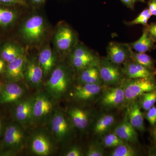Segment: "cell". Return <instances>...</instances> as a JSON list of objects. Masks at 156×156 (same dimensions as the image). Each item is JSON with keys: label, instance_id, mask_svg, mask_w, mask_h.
Masks as SVG:
<instances>
[{"label": "cell", "instance_id": "1", "mask_svg": "<svg viewBox=\"0 0 156 156\" xmlns=\"http://www.w3.org/2000/svg\"><path fill=\"white\" fill-rule=\"evenodd\" d=\"M71 78L66 67L59 66L54 69L46 85V90L51 97L58 99L67 92Z\"/></svg>", "mask_w": 156, "mask_h": 156}, {"label": "cell", "instance_id": "2", "mask_svg": "<svg viewBox=\"0 0 156 156\" xmlns=\"http://www.w3.org/2000/svg\"><path fill=\"white\" fill-rule=\"evenodd\" d=\"M125 103L129 104L147 92L156 89V85L151 79H130L122 84Z\"/></svg>", "mask_w": 156, "mask_h": 156}, {"label": "cell", "instance_id": "3", "mask_svg": "<svg viewBox=\"0 0 156 156\" xmlns=\"http://www.w3.org/2000/svg\"><path fill=\"white\" fill-rule=\"evenodd\" d=\"M45 23L40 15H33L26 20L21 29V34L27 42L32 44L39 42L44 36Z\"/></svg>", "mask_w": 156, "mask_h": 156}, {"label": "cell", "instance_id": "4", "mask_svg": "<svg viewBox=\"0 0 156 156\" xmlns=\"http://www.w3.org/2000/svg\"><path fill=\"white\" fill-rule=\"evenodd\" d=\"M98 68L101 80L105 85L114 87L122 84L124 73L118 65L108 60H104L100 62Z\"/></svg>", "mask_w": 156, "mask_h": 156}, {"label": "cell", "instance_id": "5", "mask_svg": "<svg viewBox=\"0 0 156 156\" xmlns=\"http://www.w3.org/2000/svg\"><path fill=\"white\" fill-rule=\"evenodd\" d=\"M125 103V95L122 84L107 88L101 98V104L108 108H115Z\"/></svg>", "mask_w": 156, "mask_h": 156}, {"label": "cell", "instance_id": "6", "mask_svg": "<svg viewBox=\"0 0 156 156\" xmlns=\"http://www.w3.org/2000/svg\"><path fill=\"white\" fill-rule=\"evenodd\" d=\"M23 140L24 133L19 125L11 124L7 126L3 139V144L6 148L18 149L22 146Z\"/></svg>", "mask_w": 156, "mask_h": 156}, {"label": "cell", "instance_id": "7", "mask_svg": "<svg viewBox=\"0 0 156 156\" xmlns=\"http://www.w3.org/2000/svg\"><path fill=\"white\" fill-rule=\"evenodd\" d=\"M52 100L47 94L40 93L34 98L33 119L41 120L48 116L53 110Z\"/></svg>", "mask_w": 156, "mask_h": 156}, {"label": "cell", "instance_id": "8", "mask_svg": "<svg viewBox=\"0 0 156 156\" xmlns=\"http://www.w3.org/2000/svg\"><path fill=\"white\" fill-rule=\"evenodd\" d=\"M50 127L54 136L59 140L66 139L70 130L67 118L60 111H57L53 115L50 122Z\"/></svg>", "mask_w": 156, "mask_h": 156}, {"label": "cell", "instance_id": "9", "mask_svg": "<svg viewBox=\"0 0 156 156\" xmlns=\"http://www.w3.org/2000/svg\"><path fill=\"white\" fill-rule=\"evenodd\" d=\"M44 72L38 60L36 58L27 61L24 79L29 85L32 87H38L41 83Z\"/></svg>", "mask_w": 156, "mask_h": 156}, {"label": "cell", "instance_id": "10", "mask_svg": "<svg viewBox=\"0 0 156 156\" xmlns=\"http://www.w3.org/2000/svg\"><path fill=\"white\" fill-rule=\"evenodd\" d=\"M131 48L125 44L112 42L107 48L108 60L115 64H124L130 56Z\"/></svg>", "mask_w": 156, "mask_h": 156}, {"label": "cell", "instance_id": "11", "mask_svg": "<svg viewBox=\"0 0 156 156\" xmlns=\"http://www.w3.org/2000/svg\"><path fill=\"white\" fill-rule=\"evenodd\" d=\"M30 149L32 152L37 155L48 156L52 152V143L48 135L42 132H39L32 137Z\"/></svg>", "mask_w": 156, "mask_h": 156}, {"label": "cell", "instance_id": "12", "mask_svg": "<svg viewBox=\"0 0 156 156\" xmlns=\"http://www.w3.org/2000/svg\"><path fill=\"white\" fill-rule=\"evenodd\" d=\"M27 58L25 54L21 55L14 61L8 63L6 68V77L12 82H17L24 79Z\"/></svg>", "mask_w": 156, "mask_h": 156}, {"label": "cell", "instance_id": "13", "mask_svg": "<svg viewBox=\"0 0 156 156\" xmlns=\"http://www.w3.org/2000/svg\"><path fill=\"white\" fill-rule=\"evenodd\" d=\"M25 93L24 88L15 82L6 84L0 92V103L8 104L19 100Z\"/></svg>", "mask_w": 156, "mask_h": 156}, {"label": "cell", "instance_id": "14", "mask_svg": "<svg viewBox=\"0 0 156 156\" xmlns=\"http://www.w3.org/2000/svg\"><path fill=\"white\" fill-rule=\"evenodd\" d=\"M74 41V35L69 27L64 26L58 29L55 36L56 48L62 52L68 51L72 47Z\"/></svg>", "mask_w": 156, "mask_h": 156}, {"label": "cell", "instance_id": "15", "mask_svg": "<svg viewBox=\"0 0 156 156\" xmlns=\"http://www.w3.org/2000/svg\"><path fill=\"white\" fill-rule=\"evenodd\" d=\"M140 107L137 100L133 101L128 105L126 115L129 122L136 130L140 131L145 129L144 119L140 110Z\"/></svg>", "mask_w": 156, "mask_h": 156}, {"label": "cell", "instance_id": "16", "mask_svg": "<svg viewBox=\"0 0 156 156\" xmlns=\"http://www.w3.org/2000/svg\"><path fill=\"white\" fill-rule=\"evenodd\" d=\"M101 89L100 84H80L75 88L73 96L78 100H89L98 95Z\"/></svg>", "mask_w": 156, "mask_h": 156}, {"label": "cell", "instance_id": "17", "mask_svg": "<svg viewBox=\"0 0 156 156\" xmlns=\"http://www.w3.org/2000/svg\"><path fill=\"white\" fill-rule=\"evenodd\" d=\"M114 133L125 142L134 143L138 141L136 130L129 122L126 114L122 122L115 128Z\"/></svg>", "mask_w": 156, "mask_h": 156}, {"label": "cell", "instance_id": "18", "mask_svg": "<svg viewBox=\"0 0 156 156\" xmlns=\"http://www.w3.org/2000/svg\"><path fill=\"white\" fill-rule=\"evenodd\" d=\"M123 72L129 79H151L153 74L149 69L134 62L126 61L124 63Z\"/></svg>", "mask_w": 156, "mask_h": 156}, {"label": "cell", "instance_id": "19", "mask_svg": "<svg viewBox=\"0 0 156 156\" xmlns=\"http://www.w3.org/2000/svg\"><path fill=\"white\" fill-rule=\"evenodd\" d=\"M34 98L26 99L17 104L14 109L15 119L19 122L27 124L33 119Z\"/></svg>", "mask_w": 156, "mask_h": 156}, {"label": "cell", "instance_id": "20", "mask_svg": "<svg viewBox=\"0 0 156 156\" xmlns=\"http://www.w3.org/2000/svg\"><path fill=\"white\" fill-rule=\"evenodd\" d=\"M39 63L43 69L44 76H47L54 69L56 62V56L53 50L49 47L43 49L39 53Z\"/></svg>", "mask_w": 156, "mask_h": 156}, {"label": "cell", "instance_id": "21", "mask_svg": "<svg viewBox=\"0 0 156 156\" xmlns=\"http://www.w3.org/2000/svg\"><path fill=\"white\" fill-rule=\"evenodd\" d=\"M68 114L72 122L76 128L80 130L87 128L89 124V117L86 111L74 107L70 109Z\"/></svg>", "mask_w": 156, "mask_h": 156}, {"label": "cell", "instance_id": "22", "mask_svg": "<svg viewBox=\"0 0 156 156\" xmlns=\"http://www.w3.org/2000/svg\"><path fill=\"white\" fill-rule=\"evenodd\" d=\"M23 54V48L11 43H6L3 45L0 53L1 58L8 63L14 61Z\"/></svg>", "mask_w": 156, "mask_h": 156}, {"label": "cell", "instance_id": "23", "mask_svg": "<svg viewBox=\"0 0 156 156\" xmlns=\"http://www.w3.org/2000/svg\"><path fill=\"white\" fill-rule=\"evenodd\" d=\"M80 84H100L99 70L96 66H92L84 69L80 76Z\"/></svg>", "mask_w": 156, "mask_h": 156}, {"label": "cell", "instance_id": "24", "mask_svg": "<svg viewBox=\"0 0 156 156\" xmlns=\"http://www.w3.org/2000/svg\"><path fill=\"white\" fill-rule=\"evenodd\" d=\"M115 117L113 115L105 114L98 118L94 126V131L97 135H102L111 128L114 124Z\"/></svg>", "mask_w": 156, "mask_h": 156}, {"label": "cell", "instance_id": "25", "mask_svg": "<svg viewBox=\"0 0 156 156\" xmlns=\"http://www.w3.org/2000/svg\"><path fill=\"white\" fill-rule=\"evenodd\" d=\"M153 41L147 30L144 31L141 36L136 41L132 43L131 47L138 53H145L151 48Z\"/></svg>", "mask_w": 156, "mask_h": 156}, {"label": "cell", "instance_id": "26", "mask_svg": "<svg viewBox=\"0 0 156 156\" xmlns=\"http://www.w3.org/2000/svg\"><path fill=\"white\" fill-rule=\"evenodd\" d=\"M18 14L12 9L0 7V26L6 28L17 20Z\"/></svg>", "mask_w": 156, "mask_h": 156}, {"label": "cell", "instance_id": "27", "mask_svg": "<svg viewBox=\"0 0 156 156\" xmlns=\"http://www.w3.org/2000/svg\"><path fill=\"white\" fill-rule=\"evenodd\" d=\"M130 57L132 61L148 69L152 67L153 62L150 56L145 53L134 52L130 50Z\"/></svg>", "mask_w": 156, "mask_h": 156}, {"label": "cell", "instance_id": "28", "mask_svg": "<svg viewBox=\"0 0 156 156\" xmlns=\"http://www.w3.org/2000/svg\"><path fill=\"white\" fill-rule=\"evenodd\" d=\"M139 98L140 107L144 110H148L156 102V89L144 93Z\"/></svg>", "mask_w": 156, "mask_h": 156}, {"label": "cell", "instance_id": "29", "mask_svg": "<svg viewBox=\"0 0 156 156\" xmlns=\"http://www.w3.org/2000/svg\"><path fill=\"white\" fill-rule=\"evenodd\" d=\"M137 154L136 151L130 144L124 143L120 144L112 152V156H135Z\"/></svg>", "mask_w": 156, "mask_h": 156}, {"label": "cell", "instance_id": "30", "mask_svg": "<svg viewBox=\"0 0 156 156\" xmlns=\"http://www.w3.org/2000/svg\"><path fill=\"white\" fill-rule=\"evenodd\" d=\"M71 56L87 59L95 62L96 61L95 56L83 46H79L75 48Z\"/></svg>", "mask_w": 156, "mask_h": 156}, {"label": "cell", "instance_id": "31", "mask_svg": "<svg viewBox=\"0 0 156 156\" xmlns=\"http://www.w3.org/2000/svg\"><path fill=\"white\" fill-rule=\"evenodd\" d=\"M124 142L125 141L114 132L107 134L102 139V144L107 148L116 147Z\"/></svg>", "mask_w": 156, "mask_h": 156}, {"label": "cell", "instance_id": "32", "mask_svg": "<svg viewBox=\"0 0 156 156\" xmlns=\"http://www.w3.org/2000/svg\"><path fill=\"white\" fill-rule=\"evenodd\" d=\"M151 16V15L149 9H144L135 19L129 22V24L130 25L139 24L144 25H147L148 21L150 19Z\"/></svg>", "mask_w": 156, "mask_h": 156}, {"label": "cell", "instance_id": "33", "mask_svg": "<svg viewBox=\"0 0 156 156\" xmlns=\"http://www.w3.org/2000/svg\"><path fill=\"white\" fill-rule=\"evenodd\" d=\"M104 155L103 149L97 143L92 144L89 146L86 153L87 156H102Z\"/></svg>", "mask_w": 156, "mask_h": 156}, {"label": "cell", "instance_id": "34", "mask_svg": "<svg viewBox=\"0 0 156 156\" xmlns=\"http://www.w3.org/2000/svg\"><path fill=\"white\" fill-rule=\"evenodd\" d=\"M146 114V119L152 126L156 124V107L153 106L150 108Z\"/></svg>", "mask_w": 156, "mask_h": 156}, {"label": "cell", "instance_id": "35", "mask_svg": "<svg viewBox=\"0 0 156 156\" xmlns=\"http://www.w3.org/2000/svg\"><path fill=\"white\" fill-rule=\"evenodd\" d=\"M0 5H19L21 6H27V3L25 0H0Z\"/></svg>", "mask_w": 156, "mask_h": 156}, {"label": "cell", "instance_id": "36", "mask_svg": "<svg viewBox=\"0 0 156 156\" xmlns=\"http://www.w3.org/2000/svg\"><path fill=\"white\" fill-rule=\"evenodd\" d=\"M82 151L77 146L73 147L68 151L65 155L66 156H81L82 155Z\"/></svg>", "mask_w": 156, "mask_h": 156}, {"label": "cell", "instance_id": "37", "mask_svg": "<svg viewBox=\"0 0 156 156\" xmlns=\"http://www.w3.org/2000/svg\"><path fill=\"white\" fill-rule=\"evenodd\" d=\"M148 9L151 16H156V0H151L150 1Z\"/></svg>", "mask_w": 156, "mask_h": 156}, {"label": "cell", "instance_id": "38", "mask_svg": "<svg viewBox=\"0 0 156 156\" xmlns=\"http://www.w3.org/2000/svg\"><path fill=\"white\" fill-rule=\"evenodd\" d=\"M147 30L151 36L156 38V23L150 26Z\"/></svg>", "mask_w": 156, "mask_h": 156}, {"label": "cell", "instance_id": "39", "mask_svg": "<svg viewBox=\"0 0 156 156\" xmlns=\"http://www.w3.org/2000/svg\"><path fill=\"white\" fill-rule=\"evenodd\" d=\"M122 1L129 8H133V4L134 3L133 0H122Z\"/></svg>", "mask_w": 156, "mask_h": 156}, {"label": "cell", "instance_id": "40", "mask_svg": "<svg viewBox=\"0 0 156 156\" xmlns=\"http://www.w3.org/2000/svg\"><path fill=\"white\" fill-rule=\"evenodd\" d=\"M45 0H30L32 3L34 5H39L43 4Z\"/></svg>", "mask_w": 156, "mask_h": 156}, {"label": "cell", "instance_id": "41", "mask_svg": "<svg viewBox=\"0 0 156 156\" xmlns=\"http://www.w3.org/2000/svg\"><path fill=\"white\" fill-rule=\"evenodd\" d=\"M5 61L2 59V58H0V73L2 71L5 67Z\"/></svg>", "mask_w": 156, "mask_h": 156}, {"label": "cell", "instance_id": "42", "mask_svg": "<svg viewBox=\"0 0 156 156\" xmlns=\"http://www.w3.org/2000/svg\"><path fill=\"white\" fill-rule=\"evenodd\" d=\"M2 122L1 119H0V135H1V133H2Z\"/></svg>", "mask_w": 156, "mask_h": 156}, {"label": "cell", "instance_id": "43", "mask_svg": "<svg viewBox=\"0 0 156 156\" xmlns=\"http://www.w3.org/2000/svg\"><path fill=\"white\" fill-rule=\"evenodd\" d=\"M154 139L156 141V129L155 131L154 132Z\"/></svg>", "mask_w": 156, "mask_h": 156}, {"label": "cell", "instance_id": "44", "mask_svg": "<svg viewBox=\"0 0 156 156\" xmlns=\"http://www.w3.org/2000/svg\"><path fill=\"white\" fill-rule=\"evenodd\" d=\"M143 1V0H133V2H136V1Z\"/></svg>", "mask_w": 156, "mask_h": 156}, {"label": "cell", "instance_id": "45", "mask_svg": "<svg viewBox=\"0 0 156 156\" xmlns=\"http://www.w3.org/2000/svg\"><path fill=\"white\" fill-rule=\"evenodd\" d=\"M1 89H1V88H0V92H1Z\"/></svg>", "mask_w": 156, "mask_h": 156}]
</instances>
